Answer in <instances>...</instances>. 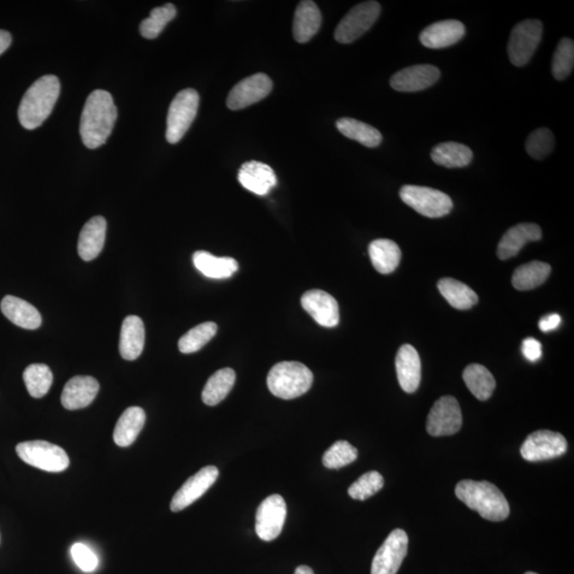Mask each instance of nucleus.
Wrapping results in <instances>:
<instances>
[{
    "label": "nucleus",
    "mask_w": 574,
    "mask_h": 574,
    "mask_svg": "<svg viewBox=\"0 0 574 574\" xmlns=\"http://www.w3.org/2000/svg\"><path fill=\"white\" fill-rule=\"evenodd\" d=\"M117 109L109 92L96 90L90 94L82 111L80 135L90 150L103 146L115 125Z\"/></svg>",
    "instance_id": "1"
},
{
    "label": "nucleus",
    "mask_w": 574,
    "mask_h": 574,
    "mask_svg": "<svg viewBox=\"0 0 574 574\" xmlns=\"http://www.w3.org/2000/svg\"><path fill=\"white\" fill-rule=\"evenodd\" d=\"M455 495L460 501L489 522H503L510 515L506 496L496 485L487 481H460L455 487Z\"/></svg>",
    "instance_id": "2"
},
{
    "label": "nucleus",
    "mask_w": 574,
    "mask_h": 574,
    "mask_svg": "<svg viewBox=\"0 0 574 574\" xmlns=\"http://www.w3.org/2000/svg\"><path fill=\"white\" fill-rule=\"evenodd\" d=\"M60 81L53 75L44 76L28 88L19 108L21 125L28 130L40 127L49 118L60 95Z\"/></svg>",
    "instance_id": "3"
},
{
    "label": "nucleus",
    "mask_w": 574,
    "mask_h": 574,
    "mask_svg": "<svg viewBox=\"0 0 574 574\" xmlns=\"http://www.w3.org/2000/svg\"><path fill=\"white\" fill-rule=\"evenodd\" d=\"M313 380L312 371L303 363L281 362L270 369L268 387L276 397L291 400L309 392Z\"/></svg>",
    "instance_id": "4"
},
{
    "label": "nucleus",
    "mask_w": 574,
    "mask_h": 574,
    "mask_svg": "<svg viewBox=\"0 0 574 574\" xmlns=\"http://www.w3.org/2000/svg\"><path fill=\"white\" fill-rule=\"evenodd\" d=\"M16 453L28 465L47 472H62L69 466V458L61 447L45 441L23 442Z\"/></svg>",
    "instance_id": "5"
},
{
    "label": "nucleus",
    "mask_w": 574,
    "mask_h": 574,
    "mask_svg": "<svg viewBox=\"0 0 574 574\" xmlns=\"http://www.w3.org/2000/svg\"><path fill=\"white\" fill-rule=\"evenodd\" d=\"M199 95L193 88H186L176 95L168 115L167 140L170 144L179 143L197 115Z\"/></svg>",
    "instance_id": "6"
},
{
    "label": "nucleus",
    "mask_w": 574,
    "mask_h": 574,
    "mask_svg": "<svg viewBox=\"0 0 574 574\" xmlns=\"http://www.w3.org/2000/svg\"><path fill=\"white\" fill-rule=\"evenodd\" d=\"M400 197L419 214L429 218L446 216L453 209L452 200L447 194L431 187L405 186L400 189Z\"/></svg>",
    "instance_id": "7"
},
{
    "label": "nucleus",
    "mask_w": 574,
    "mask_h": 574,
    "mask_svg": "<svg viewBox=\"0 0 574 574\" xmlns=\"http://www.w3.org/2000/svg\"><path fill=\"white\" fill-rule=\"evenodd\" d=\"M381 14V5L377 2H365L355 5L335 29L337 42L349 44L354 42L369 32Z\"/></svg>",
    "instance_id": "8"
},
{
    "label": "nucleus",
    "mask_w": 574,
    "mask_h": 574,
    "mask_svg": "<svg viewBox=\"0 0 574 574\" xmlns=\"http://www.w3.org/2000/svg\"><path fill=\"white\" fill-rule=\"evenodd\" d=\"M542 29V23L538 20H526L514 27L507 52L515 67H524L530 62L541 43Z\"/></svg>",
    "instance_id": "9"
},
{
    "label": "nucleus",
    "mask_w": 574,
    "mask_h": 574,
    "mask_svg": "<svg viewBox=\"0 0 574 574\" xmlns=\"http://www.w3.org/2000/svg\"><path fill=\"white\" fill-rule=\"evenodd\" d=\"M568 449V442L558 432L540 430L533 432L523 443L520 453L528 461H542L561 457Z\"/></svg>",
    "instance_id": "10"
},
{
    "label": "nucleus",
    "mask_w": 574,
    "mask_h": 574,
    "mask_svg": "<svg viewBox=\"0 0 574 574\" xmlns=\"http://www.w3.org/2000/svg\"><path fill=\"white\" fill-rule=\"evenodd\" d=\"M463 424L459 402L451 396H445L432 406L427 419V430L431 436H450L458 433Z\"/></svg>",
    "instance_id": "11"
},
{
    "label": "nucleus",
    "mask_w": 574,
    "mask_h": 574,
    "mask_svg": "<svg viewBox=\"0 0 574 574\" xmlns=\"http://www.w3.org/2000/svg\"><path fill=\"white\" fill-rule=\"evenodd\" d=\"M408 548L406 532L396 529L378 550L371 565V574H397Z\"/></svg>",
    "instance_id": "12"
},
{
    "label": "nucleus",
    "mask_w": 574,
    "mask_h": 574,
    "mask_svg": "<svg viewBox=\"0 0 574 574\" xmlns=\"http://www.w3.org/2000/svg\"><path fill=\"white\" fill-rule=\"evenodd\" d=\"M286 501L280 495H271L260 505L256 516V532L264 542L276 540L281 534L287 519Z\"/></svg>",
    "instance_id": "13"
},
{
    "label": "nucleus",
    "mask_w": 574,
    "mask_h": 574,
    "mask_svg": "<svg viewBox=\"0 0 574 574\" xmlns=\"http://www.w3.org/2000/svg\"><path fill=\"white\" fill-rule=\"evenodd\" d=\"M272 90V81L268 75L259 73L248 77L236 85L228 95L230 110L238 111L261 102Z\"/></svg>",
    "instance_id": "14"
},
{
    "label": "nucleus",
    "mask_w": 574,
    "mask_h": 574,
    "mask_svg": "<svg viewBox=\"0 0 574 574\" xmlns=\"http://www.w3.org/2000/svg\"><path fill=\"white\" fill-rule=\"evenodd\" d=\"M220 476L215 466H206L199 470L196 475L192 476L182 485L181 488L177 491L173 500L170 503L171 512H180L187 506L193 505L200 497H203L208 491L212 485Z\"/></svg>",
    "instance_id": "15"
},
{
    "label": "nucleus",
    "mask_w": 574,
    "mask_h": 574,
    "mask_svg": "<svg viewBox=\"0 0 574 574\" xmlns=\"http://www.w3.org/2000/svg\"><path fill=\"white\" fill-rule=\"evenodd\" d=\"M301 305L322 327L334 328L340 323L339 304L333 296L321 289H312L304 294Z\"/></svg>",
    "instance_id": "16"
},
{
    "label": "nucleus",
    "mask_w": 574,
    "mask_h": 574,
    "mask_svg": "<svg viewBox=\"0 0 574 574\" xmlns=\"http://www.w3.org/2000/svg\"><path fill=\"white\" fill-rule=\"evenodd\" d=\"M440 77V69L433 65H413L396 73L390 79V86L398 92H419L436 84Z\"/></svg>",
    "instance_id": "17"
},
{
    "label": "nucleus",
    "mask_w": 574,
    "mask_h": 574,
    "mask_svg": "<svg viewBox=\"0 0 574 574\" xmlns=\"http://www.w3.org/2000/svg\"><path fill=\"white\" fill-rule=\"evenodd\" d=\"M465 32V26L459 21H441L424 29L419 40L427 49L441 50L460 42Z\"/></svg>",
    "instance_id": "18"
},
{
    "label": "nucleus",
    "mask_w": 574,
    "mask_h": 574,
    "mask_svg": "<svg viewBox=\"0 0 574 574\" xmlns=\"http://www.w3.org/2000/svg\"><path fill=\"white\" fill-rule=\"evenodd\" d=\"M99 392L96 378L77 376L67 383L61 396L62 405L69 411L80 410L92 404Z\"/></svg>",
    "instance_id": "19"
},
{
    "label": "nucleus",
    "mask_w": 574,
    "mask_h": 574,
    "mask_svg": "<svg viewBox=\"0 0 574 574\" xmlns=\"http://www.w3.org/2000/svg\"><path fill=\"white\" fill-rule=\"evenodd\" d=\"M396 370L400 387L405 393H415L422 381V360L415 348L404 345L396 357Z\"/></svg>",
    "instance_id": "20"
},
{
    "label": "nucleus",
    "mask_w": 574,
    "mask_h": 574,
    "mask_svg": "<svg viewBox=\"0 0 574 574\" xmlns=\"http://www.w3.org/2000/svg\"><path fill=\"white\" fill-rule=\"evenodd\" d=\"M239 181L248 191L265 196L277 185V177L269 165L251 161L241 165Z\"/></svg>",
    "instance_id": "21"
},
{
    "label": "nucleus",
    "mask_w": 574,
    "mask_h": 574,
    "mask_svg": "<svg viewBox=\"0 0 574 574\" xmlns=\"http://www.w3.org/2000/svg\"><path fill=\"white\" fill-rule=\"evenodd\" d=\"M542 229L536 223H519L503 235L498 246L500 260L511 259L517 256L522 248L530 241L542 239Z\"/></svg>",
    "instance_id": "22"
},
{
    "label": "nucleus",
    "mask_w": 574,
    "mask_h": 574,
    "mask_svg": "<svg viewBox=\"0 0 574 574\" xmlns=\"http://www.w3.org/2000/svg\"><path fill=\"white\" fill-rule=\"evenodd\" d=\"M105 233L106 222L103 216H95L85 224L78 241L79 257L84 261H93L103 251Z\"/></svg>",
    "instance_id": "23"
},
{
    "label": "nucleus",
    "mask_w": 574,
    "mask_h": 574,
    "mask_svg": "<svg viewBox=\"0 0 574 574\" xmlns=\"http://www.w3.org/2000/svg\"><path fill=\"white\" fill-rule=\"evenodd\" d=\"M323 16L317 5L311 0L300 2L295 12L293 33L298 43H306L322 26Z\"/></svg>",
    "instance_id": "24"
},
{
    "label": "nucleus",
    "mask_w": 574,
    "mask_h": 574,
    "mask_svg": "<svg viewBox=\"0 0 574 574\" xmlns=\"http://www.w3.org/2000/svg\"><path fill=\"white\" fill-rule=\"evenodd\" d=\"M2 312L12 323L26 330H35L42 324V316L35 307L27 301L5 296L2 301Z\"/></svg>",
    "instance_id": "25"
},
{
    "label": "nucleus",
    "mask_w": 574,
    "mask_h": 574,
    "mask_svg": "<svg viewBox=\"0 0 574 574\" xmlns=\"http://www.w3.org/2000/svg\"><path fill=\"white\" fill-rule=\"evenodd\" d=\"M145 345L144 323L138 316H128L123 322L120 352L123 359L134 360L143 352Z\"/></svg>",
    "instance_id": "26"
},
{
    "label": "nucleus",
    "mask_w": 574,
    "mask_h": 574,
    "mask_svg": "<svg viewBox=\"0 0 574 574\" xmlns=\"http://www.w3.org/2000/svg\"><path fill=\"white\" fill-rule=\"evenodd\" d=\"M146 422L143 408L132 406L122 414L115 425L114 439L117 446L129 447L132 445Z\"/></svg>",
    "instance_id": "27"
},
{
    "label": "nucleus",
    "mask_w": 574,
    "mask_h": 574,
    "mask_svg": "<svg viewBox=\"0 0 574 574\" xmlns=\"http://www.w3.org/2000/svg\"><path fill=\"white\" fill-rule=\"evenodd\" d=\"M193 262L201 274L211 279H227L239 270V264L233 258H218L206 251H196Z\"/></svg>",
    "instance_id": "28"
},
{
    "label": "nucleus",
    "mask_w": 574,
    "mask_h": 574,
    "mask_svg": "<svg viewBox=\"0 0 574 574\" xmlns=\"http://www.w3.org/2000/svg\"><path fill=\"white\" fill-rule=\"evenodd\" d=\"M369 252L372 265L380 274L388 275L400 264L401 251L393 241L382 239L371 241Z\"/></svg>",
    "instance_id": "29"
},
{
    "label": "nucleus",
    "mask_w": 574,
    "mask_h": 574,
    "mask_svg": "<svg viewBox=\"0 0 574 574\" xmlns=\"http://www.w3.org/2000/svg\"><path fill=\"white\" fill-rule=\"evenodd\" d=\"M433 162L447 169H460L469 165L473 153L469 147L457 143V141H446L433 148L431 152Z\"/></svg>",
    "instance_id": "30"
},
{
    "label": "nucleus",
    "mask_w": 574,
    "mask_h": 574,
    "mask_svg": "<svg viewBox=\"0 0 574 574\" xmlns=\"http://www.w3.org/2000/svg\"><path fill=\"white\" fill-rule=\"evenodd\" d=\"M437 287H439L442 297L454 309L460 311L469 310L478 304V295L469 286L454 280L452 278H443L437 284Z\"/></svg>",
    "instance_id": "31"
},
{
    "label": "nucleus",
    "mask_w": 574,
    "mask_h": 574,
    "mask_svg": "<svg viewBox=\"0 0 574 574\" xmlns=\"http://www.w3.org/2000/svg\"><path fill=\"white\" fill-rule=\"evenodd\" d=\"M467 387L478 400L487 401L494 394L496 380L490 371L480 364L467 366L463 372Z\"/></svg>",
    "instance_id": "32"
},
{
    "label": "nucleus",
    "mask_w": 574,
    "mask_h": 574,
    "mask_svg": "<svg viewBox=\"0 0 574 574\" xmlns=\"http://www.w3.org/2000/svg\"><path fill=\"white\" fill-rule=\"evenodd\" d=\"M336 127L342 135L366 147L375 148L382 143V134L378 129L354 118H341Z\"/></svg>",
    "instance_id": "33"
},
{
    "label": "nucleus",
    "mask_w": 574,
    "mask_h": 574,
    "mask_svg": "<svg viewBox=\"0 0 574 574\" xmlns=\"http://www.w3.org/2000/svg\"><path fill=\"white\" fill-rule=\"evenodd\" d=\"M551 274V266L540 261H533L520 266L515 270L512 283L518 291H530L546 282Z\"/></svg>",
    "instance_id": "34"
},
{
    "label": "nucleus",
    "mask_w": 574,
    "mask_h": 574,
    "mask_svg": "<svg viewBox=\"0 0 574 574\" xmlns=\"http://www.w3.org/2000/svg\"><path fill=\"white\" fill-rule=\"evenodd\" d=\"M236 375L233 369H223L211 376L203 390V401L206 405L214 406L227 397L233 388Z\"/></svg>",
    "instance_id": "35"
},
{
    "label": "nucleus",
    "mask_w": 574,
    "mask_h": 574,
    "mask_svg": "<svg viewBox=\"0 0 574 574\" xmlns=\"http://www.w3.org/2000/svg\"><path fill=\"white\" fill-rule=\"evenodd\" d=\"M23 382L29 395L35 399L44 397L52 386L51 369L45 364H32L23 371Z\"/></svg>",
    "instance_id": "36"
},
{
    "label": "nucleus",
    "mask_w": 574,
    "mask_h": 574,
    "mask_svg": "<svg viewBox=\"0 0 574 574\" xmlns=\"http://www.w3.org/2000/svg\"><path fill=\"white\" fill-rule=\"evenodd\" d=\"M217 329L215 323L208 322L189 330L178 342L180 352L189 354L199 351L215 336Z\"/></svg>",
    "instance_id": "37"
},
{
    "label": "nucleus",
    "mask_w": 574,
    "mask_h": 574,
    "mask_svg": "<svg viewBox=\"0 0 574 574\" xmlns=\"http://www.w3.org/2000/svg\"><path fill=\"white\" fill-rule=\"evenodd\" d=\"M177 10L173 4H167L150 12V17L141 23L140 32L145 39H156L163 32L165 26L174 20Z\"/></svg>",
    "instance_id": "38"
},
{
    "label": "nucleus",
    "mask_w": 574,
    "mask_h": 574,
    "mask_svg": "<svg viewBox=\"0 0 574 574\" xmlns=\"http://www.w3.org/2000/svg\"><path fill=\"white\" fill-rule=\"evenodd\" d=\"M358 449L346 441L333 443L323 454V464L329 469H340L358 459Z\"/></svg>",
    "instance_id": "39"
},
{
    "label": "nucleus",
    "mask_w": 574,
    "mask_h": 574,
    "mask_svg": "<svg viewBox=\"0 0 574 574\" xmlns=\"http://www.w3.org/2000/svg\"><path fill=\"white\" fill-rule=\"evenodd\" d=\"M574 67V43L568 38L561 39L553 56L552 73L555 79L564 80Z\"/></svg>",
    "instance_id": "40"
},
{
    "label": "nucleus",
    "mask_w": 574,
    "mask_h": 574,
    "mask_svg": "<svg viewBox=\"0 0 574 574\" xmlns=\"http://www.w3.org/2000/svg\"><path fill=\"white\" fill-rule=\"evenodd\" d=\"M384 487V478L378 471L365 473L348 489L349 496L354 500L364 501L375 496Z\"/></svg>",
    "instance_id": "41"
},
{
    "label": "nucleus",
    "mask_w": 574,
    "mask_h": 574,
    "mask_svg": "<svg viewBox=\"0 0 574 574\" xmlns=\"http://www.w3.org/2000/svg\"><path fill=\"white\" fill-rule=\"evenodd\" d=\"M554 147V135L551 130L541 128L533 132L526 139L525 150L533 159L546 158Z\"/></svg>",
    "instance_id": "42"
},
{
    "label": "nucleus",
    "mask_w": 574,
    "mask_h": 574,
    "mask_svg": "<svg viewBox=\"0 0 574 574\" xmlns=\"http://www.w3.org/2000/svg\"><path fill=\"white\" fill-rule=\"evenodd\" d=\"M72 556L77 566L81 570L92 572L98 567L97 556L84 543H75L72 547Z\"/></svg>",
    "instance_id": "43"
},
{
    "label": "nucleus",
    "mask_w": 574,
    "mask_h": 574,
    "mask_svg": "<svg viewBox=\"0 0 574 574\" xmlns=\"http://www.w3.org/2000/svg\"><path fill=\"white\" fill-rule=\"evenodd\" d=\"M522 351L526 360L530 362H537L542 358V344L533 337H528L523 342Z\"/></svg>",
    "instance_id": "44"
},
{
    "label": "nucleus",
    "mask_w": 574,
    "mask_h": 574,
    "mask_svg": "<svg viewBox=\"0 0 574 574\" xmlns=\"http://www.w3.org/2000/svg\"><path fill=\"white\" fill-rule=\"evenodd\" d=\"M561 323V318L559 314H550V315L543 317L540 322V329L542 333H550V331H553L560 327Z\"/></svg>",
    "instance_id": "45"
},
{
    "label": "nucleus",
    "mask_w": 574,
    "mask_h": 574,
    "mask_svg": "<svg viewBox=\"0 0 574 574\" xmlns=\"http://www.w3.org/2000/svg\"><path fill=\"white\" fill-rule=\"evenodd\" d=\"M11 42V34L8 32L0 31V55L9 49Z\"/></svg>",
    "instance_id": "46"
},
{
    "label": "nucleus",
    "mask_w": 574,
    "mask_h": 574,
    "mask_svg": "<svg viewBox=\"0 0 574 574\" xmlns=\"http://www.w3.org/2000/svg\"><path fill=\"white\" fill-rule=\"evenodd\" d=\"M295 574H314V572L310 567L299 566L297 569L295 570Z\"/></svg>",
    "instance_id": "47"
},
{
    "label": "nucleus",
    "mask_w": 574,
    "mask_h": 574,
    "mask_svg": "<svg viewBox=\"0 0 574 574\" xmlns=\"http://www.w3.org/2000/svg\"><path fill=\"white\" fill-rule=\"evenodd\" d=\"M525 574H538V573H536V572H532V571H529V572H526Z\"/></svg>",
    "instance_id": "48"
}]
</instances>
